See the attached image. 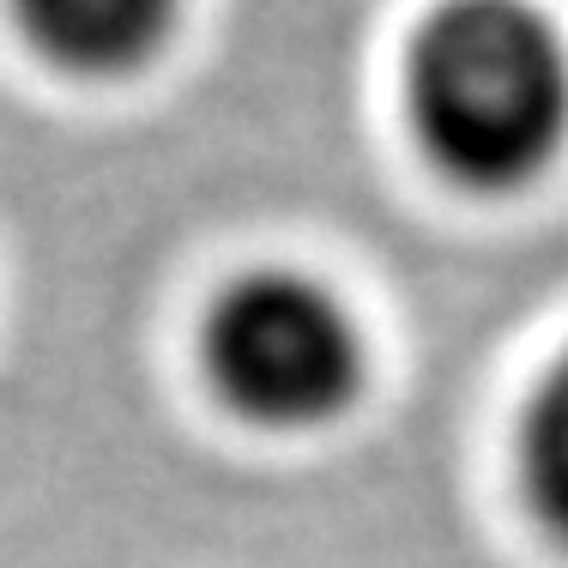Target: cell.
Here are the masks:
<instances>
[{
    "label": "cell",
    "instance_id": "cell-2",
    "mask_svg": "<svg viewBox=\"0 0 568 568\" xmlns=\"http://www.w3.org/2000/svg\"><path fill=\"white\" fill-rule=\"evenodd\" d=\"M206 382L242 424L303 436L357 405L369 382V345L333 284L261 266L212 296L200 321Z\"/></svg>",
    "mask_w": 568,
    "mask_h": 568
},
{
    "label": "cell",
    "instance_id": "cell-1",
    "mask_svg": "<svg viewBox=\"0 0 568 568\" xmlns=\"http://www.w3.org/2000/svg\"><path fill=\"white\" fill-rule=\"evenodd\" d=\"M405 121L459 187H532L568 152V31L545 0H436L405 43Z\"/></svg>",
    "mask_w": 568,
    "mask_h": 568
},
{
    "label": "cell",
    "instance_id": "cell-4",
    "mask_svg": "<svg viewBox=\"0 0 568 568\" xmlns=\"http://www.w3.org/2000/svg\"><path fill=\"white\" fill-rule=\"evenodd\" d=\"M514 478L532 520L568 550V345L532 382L514 424Z\"/></svg>",
    "mask_w": 568,
    "mask_h": 568
},
{
    "label": "cell",
    "instance_id": "cell-3",
    "mask_svg": "<svg viewBox=\"0 0 568 568\" xmlns=\"http://www.w3.org/2000/svg\"><path fill=\"white\" fill-rule=\"evenodd\" d=\"M12 19L67 73L121 79L175 37L182 0H12Z\"/></svg>",
    "mask_w": 568,
    "mask_h": 568
}]
</instances>
